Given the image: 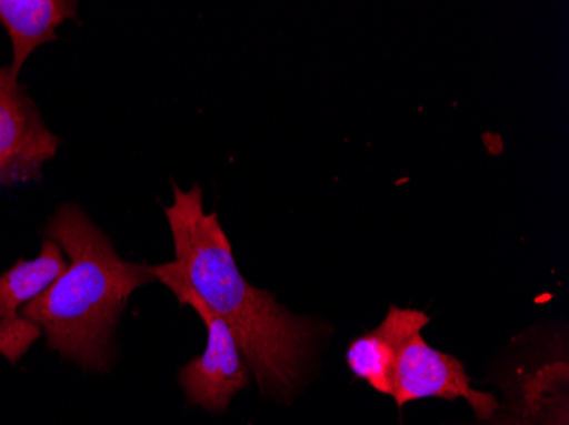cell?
Segmentation results:
<instances>
[{"label":"cell","instance_id":"8","mask_svg":"<svg viewBox=\"0 0 569 425\" xmlns=\"http://www.w3.org/2000/svg\"><path fill=\"white\" fill-rule=\"evenodd\" d=\"M569 367L566 357L539 364L507 386V407L482 425H569Z\"/></svg>","mask_w":569,"mask_h":425},{"label":"cell","instance_id":"9","mask_svg":"<svg viewBox=\"0 0 569 425\" xmlns=\"http://www.w3.org/2000/svg\"><path fill=\"white\" fill-rule=\"evenodd\" d=\"M77 8L79 4L69 0H0V24L11 38L9 72L14 79L38 47L57 41V28L76 19Z\"/></svg>","mask_w":569,"mask_h":425},{"label":"cell","instance_id":"1","mask_svg":"<svg viewBox=\"0 0 569 425\" xmlns=\"http://www.w3.org/2000/svg\"><path fill=\"white\" fill-rule=\"evenodd\" d=\"M172 193L164 215L184 280L234 335L261 395L292 404L312 371L325 325L296 315L242 276L217 211H204L200 185L183 191L172 184Z\"/></svg>","mask_w":569,"mask_h":425},{"label":"cell","instance_id":"4","mask_svg":"<svg viewBox=\"0 0 569 425\" xmlns=\"http://www.w3.org/2000/svg\"><path fill=\"white\" fill-rule=\"evenodd\" d=\"M62 140L51 133L24 85L0 67V188L40 182Z\"/></svg>","mask_w":569,"mask_h":425},{"label":"cell","instance_id":"7","mask_svg":"<svg viewBox=\"0 0 569 425\" xmlns=\"http://www.w3.org/2000/svg\"><path fill=\"white\" fill-rule=\"evenodd\" d=\"M430 316L417 308L389 306L379 327L348 345L347 364L357 378L369 383L376 392L392 396L396 363L405 342L430 324Z\"/></svg>","mask_w":569,"mask_h":425},{"label":"cell","instance_id":"6","mask_svg":"<svg viewBox=\"0 0 569 425\" xmlns=\"http://www.w3.org/2000/svg\"><path fill=\"white\" fill-rule=\"evenodd\" d=\"M66 267L62 249L44 239L37 259H19L11 270L0 274V354L9 363L18 364L43 335L40 327L22 318L21 310L41 295Z\"/></svg>","mask_w":569,"mask_h":425},{"label":"cell","instance_id":"5","mask_svg":"<svg viewBox=\"0 0 569 425\" xmlns=\"http://www.w3.org/2000/svg\"><path fill=\"white\" fill-rule=\"evenodd\" d=\"M392 398L398 407L425 398L468 402L479 422L495 417L501 407L493 393L472 388L460 360L431 347L421 332L409 337L399 351Z\"/></svg>","mask_w":569,"mask_h":425},{"label":"cell","instance_id":"3","mask_svg":"<svg viewBox=\"0 0 569 425\" xmlns=\"http://www.w3.org/2000/svg\"><path fill=\"white\" fill-rule=\"evenodd\" d=\"M150 271L153 280L168 286L181 305L194 310L207 327V350L201 356L184 364L178 373L187 404L203 408L210 414L222 415L232 398L248 388L251 382V373L238 342L226 322L191 290L179 270L178 262L150 265Z\"/></svg>","mask_w":569,"mask_h":425},{"label":"cell","instance_id":"2","mask_svg":"<svg viewBox=\"0 0 569 425\" xmlns=\"http://www.w3.org/2000/svg\"><path fill=\"white\" fill-rule=\"evenodd\" d=\"M44 236L69 262L47 290L21 310L40 327L48 350L89 373H108L114 361V332L133 291L153 283L149 264L123 261L113 244L77 204H62Z\"/></svg>","mask_w":569,"mask_h":425}]
</instances>
